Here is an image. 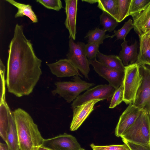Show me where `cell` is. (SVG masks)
I'll list each match as a JSON object with an SVG mask.
<instances>
[{"label": "cell", "instance_id": "1", "mask_svg": "<svg viewBox=\"0 0 150 150\" xmlns=\"http://www.w3.org/2000/svg\"><path fill=\"white\" fill-rule=\"evenodd\" d=\"M42 61L36 55L23 26L16 24L9 46L6 83L8 91L20 97L33 92L42 74Z\"/></svg>", "mask_w": 150, "mask_h": 150}, {"label": "cell", "instance_id": "2", "mask_svg": "<svg viewBox=\"0 0 150 150\" xmlns=\"http://www.w3.org/2000/svg\"><path fill=\"white\" fill-rule=\"evenodd\" d=\"M18 132L20 150H36L44 139L30 115L21 108L13 112Z\"/></svg>", "mask_w": 150, "mask_h": 150}, {"label": "cell", "instance_id": "3", "mask_svg": "<svg viewBox=\"0 0 150 150\" xmlns=\"http://www.w3.org/2000/svg\"><path fill=\"white\" fill-rule=\"evenodd\" d=\"M134 143L150 144V125L149 113L143 108L140 115L133 124L120 137Z\"/></svg>", "mask_w": 150, "mask_h": 150}, {"label": "cell", "instance_id": "4", "mask_svg": "<svg viewBox=\"0 0 150 150\" xmlns=\"http://www.w3.org/2000/svg\"><path fill=\"white\" fill-rule=\"evenodd\" d=\"M124 71L123 101L127 104H133L142 83V76L140 71L139 65L136 63L125 66Z\"/></svg>", "mask_w": 150, "mask_h": 150}, {"label": "cell", "instance_id": "5", "mask_svg": "<svg viewBox=\"0 0 150 150\" xmlns=\"http://www.w3.org/2000/svg\"><path fill=\"white\" fill-rule=\"evenodd\" d=\"M78 76H74L73 81H57L55 89L52 91L54 95L58 94L68 103L75 100L82 92L93 86V83L82 80Z\"/></svg>", "mask_w": 150, "mask_h": 150}, {"label": "cell", "instance_id": "6", "mask_svg": "<svg viewBox=\"0 0 150 150\" xmlns=\"http://www.w3.org/2000/svg\"><path fill=\"white\" fill-rule=\"evenodd\" d=\"M86 45L82 42L75 43L71 38H69V50L67 54V59L75 66L87 79H89L90 71L89 60L85 50Z\"/></svg>", "mask_w": 150, "mask_h": 150}, {"label": "cell", "instance_id": "7", "mask_svg": "<svg viewBox=\"0 0 150 150\" xmlns=\"http://www.w3.org/2000/svg\"><path fill=\"white\" fill-rule=\"evenodd\" d=\"M115 90L109 84H100L87 90L84 93L79 95L71 104L72 108L87 102L94 100L100 101L109 100Z\"/></svg>", "mask_w": 150, "mask_h": 150}, {"label": "cell", "instance_id": "8", "mask_svg": "<svg viewBox=\"0 0 150 150\" xmlns=\"http://www.w3.org/2000/svg\"><path fill=\"white\" fill-rule=\"evenodd\" d=\"M41 146L50 150H82V149L75 137L66 133L44 139Z\"/></svg>", "mask_w": 150, "mask_h": 150}, {"label": "cell", "instance_id": "9", "mask_svg": "<svg viewBox=\"0 0 150 150\" xmlns=\"http://www.w3.org/2000/svg\"><path fill=\"white\" fill-rule=\"evenodd\" d=\"M89 61L95 71L107 80L115 90L122 83L125 76L124 71H117L109 68L98 61L96 58L89 60Z\"/></svg>", "mask_w": 150, "mask_h": 150}, {"label": "cell", "instance_id": "10", "mask_svg": "<svg viewBox=\"0 0 150 150\" xmlns=\"http://www.w3.org/2000/svg\"><path fill=\"white\" fill-rule=\"evenodd\" d=\"M139 69L142 80L133 104L143 108L150 99V68L142 65H139Z\"/></svg>", "mask_w": 150, "mask_h": 150}, {"label": "cell", "instance_id": "11", "mask_svg": "<svg viewBox=\"0 0 150 150\" xmlns=\"http://www.w3.org/2000/svg\"><path fill=\"white\" fill-rule=\"evenodd\" d=\"M143 108H140L133 104L128 106L120 116L115 129V134L118 137L128 129L135 122Z\"/></svg>", "mask_w": 150, "mask_h": 150}, {"label": "cell", "instance_id": "12", "mask_svg": "<svg viewBox=\"0 0 150 150\" xmlns=\"http://www.w3.org/2000/svg\"><path fill=\"white\" fill-rule=\"evenodd\" d=\"M99 100H94L85 103L73 108V119L70 124L71 131L77 130L94 110L95 104Z\"/></svg>", "mask_w": 150, "mask_h": 150}, {"label": "cell", "instance_id": "13", "mask_svg": "<svg viewBox=\"0 0 150 150\" xmlns=\"http://www.w3.org/2000/svg\"><path fill=\"white\" fill-rule=\"evenodd\" d=\"M51 72L58 77L78 76L83 77L78 69L68 59H61L52 63L47 64Z\"/></svg>", "mask_w": 150, "mask_h": 150}, {"label": "cell", "instance_id": "14", "mask_svg": "<svg viewBox=\"0 0 150 150\" xmlns=\"http://www.w3.org/2000/svg\"><path fill=\"white\" fill-rule=\"evenodd\" d=\"M65 11L66 18L64 22L66 28L68 30L69 38L74 40L76 39V24L78 0H65Z\"/></svg>", "mask_w": 150, "mask_h": 150}, {"label": "cell", "instance_id": "15", "mask_svg": "<svg viewBox=\"0 0 150 150\" xmlns=\"http://www.w3.org/2000/svg\"><path fill=\"white\" fill-rule=\"evenodd\" d=\"M132 17L135 31L138 35H143L150 30V4Z\"/></svg>", "mask_w": 150, "mask_h": 150}, {"label": "cell", "instance_id": "16", "mask_svg": "<svg viewBox=\"0 0 150 150\" xmlns=\"http://www.w3.org/2000/svg\"><path fill=\"white\" fill-rule=\"evenodd\" d=\"M127 42L124 40L121 44L122 50L118 55L125 66L136 63L138 55L137 42L130 45H128Z\"/></svg>", "mask_w": 150, "mask_h": 150}, {"label": "cell", "instance_id": "17", "mask_svg": "<svg viewBox=\"0 0 150 150\" xmlns=\"http://www.w3.org/2000/svg\"><path fill=\"white\" fill-rule=\"evenodd\" d=\"M139 51L136 62L139 65L150 67V39L146 36L139 35Z\"/></svg>", "mask_w": 150, "mask_h": 150}, {"label": "cell", "instance_id": "18", "mask_svg": "<svg viewBox=\"0 0 150 150\" xmlns=\"http://www.w3.org/2000/svg\"><path fill=\"white\" fill-rule=\"evenodd\" d=\"M6 143L9 150H19L17 131L13 112L9 116Z\"/></svg>", "mask_w": 150, "mask_h": 150}, {"label": "cell", "instance_id": "19", "mask_svg": "<svg viewBox=\"0 0 150 150\" xmlns=\"http://www.w3.org/2000/svg\"><path fill=\"white\" fill-rule=\"evenodd\" d=\"M12 112L6 101L0 103V135L5 142L6 141V133L9 116Z\"/></svg>", "mask_w": 150, "mask_h": 150}, {"label": "cell", "instance_id": "20", "mask_svg": "<svg viewBox=\"0 0 150 150\" xmlns=\"http://www.w3.org/2000/svg\"><path fill=\"white\" fill-rule=\"evenodd\" d=\"M97 57L98 61L106 66L117 71H124L125 66L118 56L104 55L99 51Z\"/></svg>", "mask_w": 150, "mask_h": 150}, {"label": "cell", "instance_id": "21", "mask_svg": "<svg viewBox=\"0 0 150 150\" xmlns=\"http://www.w3.org/2000/svg\"><path fill=\"white\" fill-rule=\"evenodd\" d=\"M5 1L17 8L18 10L15 15V18L26 16L29 18L33 23L38 22L37 16L33 10L32 6L29 4L19 3L13 0H6Z\"/></svg>", "mask_w": 150, "mask_h": 150}, {"label": "cell", "instance_id": "22", "mask_svg": "<svg viewBox=\"0 0 150 150\" xmlns=\"http://www.w3.org/2000/svg\"><path fill=\"white\" fill-rule=\"evenodd\" d=\"M98 7L115 19L118 11V0H98Z\"/></svg>", "mask_w": 150, "mask_h": 150}, {"label": "cell", "instance_id": "23", "mask_svg": "<svg viewBox=\"0 0 150 150\" xmlns=\"http://www.w3.org/2000/svg\"><path fill=\"white\" fill-rule=\"evenodd\" d=\"M106 31L98 28L89 31L85 38L88 39V43H99L100 44L103 43V40L111 36L108 34L106 35Z\"/></svg>", "mask_w": 150, "mask_h": 150}, {"label": "cell", "instance_id": "24", "mask_svg": "<svg viewBox=\"0 0 150 150\" xmlns=\"http://www.w3.org/2000/svg\"><path fill=\"white\" fill-rule=\"evenodd\" d=\"M100 20L103 29L110 32L114 30L119 23L115 18L104 11L100 16Z\"/></svg>", "mask_w": 150, "mask_h": 150}, {"label": "cell", "instance_id": "25", "mask_svg": "<svg viewBox=\"0 0 150 150\" xmlns=\"http://www.w3.org/2000/svg\"><path fill=\"white\" fill-rule=\"evenodd\" d=\"M132 0H118V11L115 19L118 23L129 16Z\"/></svg>", "mask_w": 150, "mask_h": 150}, {"label": "cell", "instance_id": "26", "mask_svg": "<svg viewBox=\"0 0 150 150\" xmlns=\"http://www.w3.org/2000/svg\"><path fill=\"white\" fill-rule=\"evenodd\" d=\"M150 4V0H132L129 16L132 17L141 12Z\"/></svg>", "mask_w": 150, "mask_h": 150}, {"label": "cell", "instance_id": "27", "mask_svg": "<svg viewBox=\"0 0 150 150\" xmlns=\"http://www.w3.org/2000/svg\"><path fill=\"white\" fill-rule=\"evenodd\" d=\"M134 26L133 21L131 19H129L125 22L123 26L117 30H114V34L111 36V38L115 36L117 38V40H124L126 36L129 33L130 30L134 28Z\"/></svg>", "mask_w": 150, "mask_h": 150}, {"label": "cell", "instance_id": "28", "mask_svg": "<svg viewBox=\"0 0 150 150\" xmlns=\"http://www.w3.org/2000/svg\"><path fill=\"white\" fill-rule=\"evenodd\" d=\"M123 83L118 88L115 90L111 99L109 106L110 108H113L123 101Z\"/></svg>", "mask_w": 150, "mask_h": 150}, {"label": "cell", "instance_id": "29", "mask_svg": "<svg viewBox=\"0 0 150 150\" xmlns=\"http://www.w3.org/2000/svg\"><path fill=\"white\" fill-rule=\"evenodd\" d=\"M5 67L1 59L0 60V103L6 101L5 100Z\"/></svg>", "mask_w": 150, "mask_h": 150}, {"label": "cell", "instance_id": "30", "mask_svg": "<svg viewBox=\"0 0 150 150\" xmlns=\"http://www.w3.org/2000/svg\"><path fill=\"white\" fill-rule=\"evenodd\" d=\"M100 43H88L85 45V50L87 58L88 60L95 59L99 51L98 48Z\"/></svg>", "mask_w": 150, "mask_h": 150}, {"label": "cell", "instance_id": "31", "mask_svg": "<svg viewBox=\"0 0 150 150\" xmlns=\"http://www.w3.org/2000/svg\"><path fill=\"white\" fill-rule=\"evenodd\" d=\"M90 146L93 150H130L128 146L125 144L122 145L98 146L92 143Z\"/></svg>", "mask_w": 150, "mask_h": 150}, {"label": "cell", "instance_id": "32", "mask_svg": "<svg viewBox=\"0 0 150 150\" xmlns=\"http://www.w3.org/2000/svg\"><path fill=\"white\" fill-rule=\"evenodd\" d=\"M36 1L47 8L57 11H59L63 8L60 0H37Z\"/></svg>", "mask_w": 150, "mask_h": 150}, {"label": "cell", "instance_id": "33", "mask_svg": "<svg viewBox=\"0 0 150 150\" xmlns=\"http://www.w3.org/2000/svg\"><path fill=\"white\" fill-rule=\"evenodd\" d=\"M130 150H150V144L143 145L134 143L125 140H122Z\"/></svg>", "mask_w": 150, "mask_h": 150}, {"label": "cell", "instance_id": "34", "mask_svg": "<svg viewBox=\"0 0 150 150\" xmlns=\"http://www.w3.org/2000/svg\"><path fill=\"white\" fill-rule=\"evenodd\" d=\"M143 108L145 109L149 113L150 125V99L146 103Z\"/></svg>", "mask_w": 150, "mask_h": 150}, {"label": "cell", "instance_id": "35", "mask_svg": "<svg viewBox=\"0 0 150 150\" xmlns=\"http://www.w3.org/2000/svg\"><path fill=\"white\" fill-rule=\"evenodd\" d=\"M0 150H9L6 144L0 143Z\"/></svg>", "mask_w": 150, "mask_h": 150}, {"label": "cell", "instance_id": "36", "mask_svg": "<svg viewBox=\"0 0 150 150\" xmlns=\"http://www.w3.org/2000/svg\"><path fill=\"white\" fill-rule=\"evenodd\" d=\"M83 1H85L86 2L88 3L91 4H94L96 3H98V0H82Z\"/></svg>", "mask_w": 150, "mask_h": 150}, {"label": "cell", "instance_id": "37", "mask_svg": "<svg viewBox=\"0 0 150 150\" xmlns=\"http://www.w3.org/2000/svg\"><path fill=\"white\" fill-rule=\"evenodd\" d=\"M36 150H50L44 147L41 146H40L38 147Z\"/></svg>", "mask_w": 150, "mask_h": 150}, {"label": "cell", "instance_id": "38", "mask_svg": "<svg viewBox=\"0 0 150 150\" xmlns=\"http://www.w3.org/2000/svg\"><path fill=\"white\" fill-rule=\"evenodd\" d=\"M143 35L146 36L150 39V30Z\"/></svg>", "mask_w": 150, "mask_h": 150}, {"label": "cell", "instance_id": "39", "mask_svg": "<svg viewBox=\"0 0 150 150\" xmlns=\"http://www.w3.org/2000/svg\"><path fill=\"white\" fill-rule=\"evenodd\" d=\"M82 150H85L84 149L82 148Z\"/></svg>", "mask_w": 150, "mask_h": 150}, {"label": "cell", "instance_id": "40", "mask_svg": "<svg viewBox=\"0 0 150 150\" xmlns=\"http://www.w3.org/2000/svg\"></svg>", "mask_w": 150, "mask_h": 150}]
</instances>
